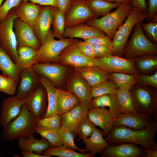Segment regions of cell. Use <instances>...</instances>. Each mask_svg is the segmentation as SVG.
Segmentation results:
<instances>
[{
  "label": "cell",
  "mask_w": 157,
  "mask_h": 157,
  "mask_svg": "<svg viewBox=\"0 0 157 157\" xmlns=\"http://www.w3.org/2000/svg\"><path fill=\"white\" fill-rule=\"evenodd\" d=\"M156 120L153 118L146 128L140 131L124 126H113L105 140L112 144L129 143L140 145L144 149H157V144L154 140L157 131Z\"/></svg>",
  "instance_id": "1"
},
{
  "label": "cell",
  "mask_w": 157,
  "mask_h": 157,
  "mask_svg": "<svg viewBox=\"0 0 157 157\" xmlns=\"http://www.w3.org/2000/svg\"><path fill=\"white\" fill-rule=\"evenodd\" d=\"M37 120L24 103L19 115L3 128L2 139L13 141L33 135L36 133Z\"/></svg>",
  "instance_id": "2"
},
{
  "label": "cell",
  "mask_w": 157,
  "mask_h": 157,
  "mask_svg": "<svg viewBox=\"0 0 157 157\" xmlns=\"http://www.w3.org/2000/svg\"><path fill=\"white\" fill-rule=\"evenodd\" d=\"M137 112L157 117V89L138 83L129 90Z\"/></svg>",
  "instance_id": "3"
},
{
  "label": "cell",
  "mask_w": 157,
  "mask_h": 157,
  "mask_svg": "<svg viewBox=\"0 0 157 157\" xmlns=\"http://www.w3.org/2000/svg\"><path fill=\"white\" fill-rule=\"evenodd\" d=\"M132 7L131 2H124L115 11L101 18H94L85 24L101 29L112 41L115 31L128 16Z\"/></svg>",
  "instance_id": "4"
},
{
  "label": "cell",
  "mask_w": 157,
  "mask_h": 157,
  "mask_svg": "<svg viewBox=\"0 0 157 157\" xmlns=\"http://www.w3.org/2000/svg\"><path fill=\"white\" fill-rule=\"evenodd\" d=\"M147 17V13L132 7L125 22L114 33L111 47L113 56L123 57L125 46L133 28L137 23L142 22Z\"/></svg>",
  "instance_id": "5"
},
{
  "label": "cell",
  "mask_w": 157,
  "mask_h": 157,
  "mask_svg": "<svg viewBox=\"0 0 157 157\" xmlns=\"http://www.w3.org/2000/svg\"><path fill=\"white\" fill-rule=\"evenodd\" d=\"M142 22H138L135 25L131 38L125 46L123 58H134L146 54H157V45L144 34L141 27Z\"/></svg>",
  "instance_id": "6"
},
{
  "label": "cell",
  "mask_w": 157,
  "mask_h": 157,
  "mask_svg": "<svg viewBox=\"0 0 157 157\" xmlns=\"http://www.w3.org/2000/svg\"><path fill=\"white\" fill-rule=\"evenodd\" d=\"M18 17L15 8L0 20V44L16 64L19 60L16 36L13 29L14 19Z\"/></svg>",
  "instance_id": "7"
},
{
  "label": "cell",
  "mask_w": 157,
  "mask_h": 157,
  "mask_svg": "<svg viewBox=\"0 0 157 157\" xmlns=\"http://www.w3.org/2000/svg\"><path fill=\"white\" fill-rule=\"evenodd\" d=\"M77 40L69 38L56 40L53 36L51 29L45 40L37 51V63H59V55L62 51Z\"/></svg>",
  "instance_id": "8"
},
{
  "label": "cell",
  "mask_w": 157,
  "mask_h": 157,
  "mask_svg": "<svg viewBox=\"0 0 157 157\" xmlns=\"http://www.w3.org/2000/svg\"><path fill=\"white\" fill-rule=\"evenodd\" d=\"M94 66L103 69L110 72L136 75L139 74L136 69L135 58H125L117 56H110L93 58Z\"/></svg>",
  "instance_id": "9"
},
{
  "label": "cell",
  "mask_w": 157,
  "mask_h": 157,
  "mask_svg": "<svg viewBox=\"0 0 157 157\" xmlns=\"http://www.w3.org/2000/svg\"><path fill=\"white\" fill-rule=\"evenodd\" d=\"M68 66L59 63L42 62L34 64L32 68L38 74L47 79L56 88H61L69 72Z\"/></svg>",
  "instance_id": "10"
},
{
  "label": "cell",
  "mask_w": 157,
  "mask_h": 157,
  "mask_svg": "<svg viewBox=\"0 0 157 157\" xmlns=\"http://www.w3.org/2000/svg\"><path fill=\"white\" fill-rule=\"evenodd\" d=\"M97 18L88 7L85 0H72L66 15L65 28L86 23Z\"/></svg>",
  "instance_id": "11"
},
{
  "label": "cell",
  "mask_w": 157,
  "mask_h": 157,
  "mask_svg": "<svg viewBox=\"0 0 157 157\" xmlns=\"http://www.w3.org/2000/svg\"><path fill=\"white\" fill-rule=\"evenodd\" d=\"M77 40L66 47L60 53L59 63L75 68L94 66L93 58H89L82 53L77 45Z\"/></svg>",
  "instance_id": "12"
},
{
  "label": "cell",
  "mask_w": 157,
  "mask_h": 157,
  "mask_svg": "<svg viewBox=\"0 0 157 157\" xmlns=\"http://www.w3.org/2000/svg\"><path fill=\"white\" fill-rule=\"evenodd\" d=\"M13 29L17 47L27 46L37 51L40 48L41 43L36 36L33 27L17 17L14 20Z\"/></svg>",
  "instance_id": "13"
},
{
  "label": "cell",
  "mask_w": 157,
  "mask_h": 157,
  "mask_svg": "<svg viewBox=\"0 0 157 157\" xmlns=\"http://www.w3.org/2000/svg\"><path fill=\"white\" fill-rule=\"evenodd\" d=\"M24 99L27 109L37 119L44 117L47 110L48 99L46 91L42 85Z\"/></svg>",
  "instance_id": "14"
},
{
  "label": "cell",
  "mask_w": 157,
  "mask_h": 157,
  "mask_svg": "<svg viewBox=\"0 0 157 157\" xmlns=\"http://www.w3.org/2000/svg\"><path fill=\"white\" fill-rule=\"evenodd\" d=\"M92 87L85 80L74 71L67 82L66 90L74 94L81 103L92 108L90 94Z\"/></svg>",
  "instance_id": "15"
},
{
  "label": "cell",
  "mask_w": 157,
  "mask_h": 157,
  "mask_svg": "<svg viewBox=\"0 0 157 157\" xmlns=\"http://www.w3.org/2000/svg\"><path fill=\"white\" fill-rule=\"evenodd\" d=\"M153 118L143 114L136 113H123L113 119V126H124L135 130L140 131L146 128Z\"/></svg>",
  "instance_id": "16"
},
{
  "label": "cell",
  "mask_w": 157,
  "mask_h": 157,
  "mask_svg": "<svg viewBox=\"0 0 157 157\" xmlns=\"http://www.w3.org/2000/svg\"><path fill=\"white\" fill-rule=\"evenodd\" d=\"M100 154L103 157H144L146 154L144 148L129 143L109 144Z\"/></svg>",
  "instance_id": "17"
},
{
  "label": "cell",
  "mask_w": 157,
  "mask_h": 157,
  "mask_svg": "<svg viewBox=\"0 0 157 157\" xmlns=\"http://www.w3.org/2000/svg\"><path fill=\"white\" fill-rule=\"evenodd\" d=\"M90 109L87 105L81 103L70 111L61 115L60 128L75 133L80 124L87 116Z\"/></svg>",
  "instance_id": "18"
},
{
  "label": "cell",
  "mask_w": 157,
  "mask_h": 157,
  "mask_svg": "<svg viewBox=\"0 0 157 157\" xmlns=\"http://www.w3.org/2000/svg\"><path fill=\"white\" fill-rule=\"evenodd\" d=\"M20 78L16 97L21 100H24L41 84L39 75L32 67L22 70Z\"/></svg>",
  "instance_id": "19"
},
{
  "label": "cell",
  "mask_w": 157,
  "mask_h": 157,
  "mask_svg": "<svg viewBox=\"0 0 157 157\" xmlns=\"http://www.w3.org/2000/svg\"><path fill=\"white\" fill-rule=\"evenodd\" d=\"M54 10L55 7L52 6L41 7L36 23L33 27L34 33L41 44L50 30Z\"/></svg>",
  "instance_id": "20"
},
{
  "label": "cell",
  "mask_w": 157,
  "mask_h": 157,
  "mask_svg": "<svg viewBox=\"0 0 157 157\" xmlns=\"http://www.w3.org/2000/svg\"><path fill=\"white\" fill-rule=\"evenodd\" d=\"M25 100H21L16 96H11L3 100L1 105L0 123L4 128L20 113Z\"/></svg>",
  "instance_id": "21"
},
{
  "label": "cell",
  "mask_w": 157,
  "mask_h": 157,
  "mask_svg": "<svg viewBox=\"0 0 157 157\" xmlns=\"http://www.w3.org/2000/svg\"><path fill=\"white\" fill-rule=\"evenodd\" d=\"M88 117L96 126L102 129L104 136H107L113 126V119L108 110L105 107L90 108Z\"/></svg>",
  "instance_id": "22"
},
{
  "label": "cell",
  "mask_w": 157,
  "mask_h": 157,
  "mask_svg": "<svg viewBox=\"0 0 157 157\" xmlns=\"http://www.w3.org/2000/svg\"><path fill=\"white\" fill-rule=\"evenodd\" d=\"M74 69L75 72L85 80L91 87L110 79V72L97 66H87L75 68Z\"/></svg>",
  "instance_id": "23"
},
{
  "label": "cell",
  "mask_w": 157,
  "mask_h": 157,
  "mask_svg": "<svg viewBox=\"0 0 157 157\" xmlns=\"http://www.w3.org/2000/svg\"><path fill=\"white\" fill-rule=\"evenodd\" d=\"M56 97L57 114L61 116L81 103L74 94L62 88H56Z\"/></svg>",
  "instance_id": "24"
},
{
  "label": "cell",
  "mask_w": 157,
  "mask_h": 157,
  "mask_svg": "<svg viewBox=\"0 0 157 157\" xmlns=\"http://www.w3.org/2000/svg\"><path fill=\"white\" fill-rule=\"evenodd\" d=\"M101 35H106L103 31L97 27L82 23L65 28L63 38L72 39L79 38L84 40Z\"/></svg>",
  "instance_id": "25"
},
{
  "label": "cell",
  "mask_w": 157,
  "mask_h": 157,
  "mask_svg": "<svg viewBox=\"0 0 157 157\" xmlns=\"http://www.w3.org/2000/svg\"><path fill=\"white\" fill-rule=\"evenodd\" d=\"M41 6L34 3L22 2L15 8L18 17L24 23L33 28L35 25Z\"/></svg>",
  "instance_id": "26"
},
{
  "label": "cell",
  "mask_w": 157,
  "mask_h": 157,
  "mask_svg": "<svg viewBox=\"0 0 157 157\" xmlns=\"http://www.w3.org/2000/svg\"><path fill=\"white\" fill-rule=\"evenodd\" d=\"M91 103L92 108L109 107L113 119L123 113L116 94H106L96 97L92 99Z\"/></svg>",
  "instance_id": "27"
},
{
  "label": "cell",
  "mask_w": 157,
  "mask_h": 157,
  "mask_svg": "<svg viewBox=\"0 0 157 157\" xmlns=\"http://www.w3.org/2000/svg\"><path fill=\"white\" fill-rule=\"evenodd\" d=\"M18 140L19 148L22 151L33 152L42 154L46 149L52 147L49 142L43 137L40 139H37L33 135H31L26 138H21Z\"/></svg>",
  "instance_id": "28"
},
{
  "label": "cell",
  "mask_w": 157,
  "mask_h": 157,
  "mask_svg": "<svg viewBox=\"0 0 157 157\" xmlns=\"http://www.w3.org/2000/svg\"><path fill=\"white\" fill-rule=\"evenodd\" d=\"M22 70L0 44V71L2 74L12 78L17 85Z\"/></svg>",
  "instance_id": "29"
},
{
  "label": "cell",
  "mask_w": 157,
  "mask_h": 157,
  "mask_svg": "<svg viewBox=\"0 0 157 157\" xmlns=\"http://www.w3.org/2000/svg\"><path fill=\"white\" fill-rule=\"evenodd\" d=\"M102 131L96 128L90 137L82 139L85 144V149L93 156L97 154H101L109 145L103 138Z\"/></svg>",
  "instance_id": "30"
},
{
  "label": "cell",
  "mask_w": 157,
  "mask_h": 157,
  "mask_svg": "<svg viewBox=\"0 0 157 157\" xmlns=\"http://www.w3.org/2000/svg\"><path fill=\"white\" fill-rule=\"evenodd\" d=\"M135 58L134 65L139 74H148L157 69V56L156 54L143 55Z\"/></svg>",
  "instance_id": "31"
},
{
  "label": "cell",
  "mask_w": 157,
  "mask_h": 157,
  "mask_svg": "<svg viewBox=\"0 0 157 157\" xmlns=\"http://www.w3.org/2000/svg\"><path fill=\"white\" fill-rule=\"evenodd\" d=\"M39 75L40 84L45 89L47 96V108L46 113L43 117L44 118L57 114L56 97V88L46 78L42 75Z\"/></svg>",
  "instance_id": "32"
},
{
  "label": "cell",
  "mask_w": 157,
  "mask_h": 157,
  "mask_svg": "<svg viewBox=\"0 0 157 157\" xmlns=\"http://www.w3.org/2000/svg\"><path fill=\"white\" fill-rule=\"evenodd\" d=\"M17 49L19 60L16 65L22 70L31 67L37 63V51L27 46L18 47Z\"/></svg>",
  "instance_id": "33"
},
{
  "label": "cell",
  "mask_w": 157,
  "mask_h": 157,
  "mask_svg": "<svg viewBox=\"0 0 157 157\" xmlns=\"http://www.w3.org/2000/svg\"><path fill=\"white\" fill-rule=\"evenodd\" d=\"M86 1L89 8L97 18L107 15L110 12L112 9L118 7L121 4L118 3L109 2L104 0Z\"/></svg>",
  "instance_id": "34"
},
{
  "label": "cell",
  "mask_w": 157,
  "mask_h": 157,
  "mask_svg": "<svg viewBox=\"0 0 157 157\" xmlns=\"http://www.w3.org/2000/svg\"><path fill=\"white\" fill-rule=\"evenodd\" d=\"M46 157L52 156L59 157H92L88 152L87 153H78L74 150L63 145L56 147L49 148L45 150L42 154Z\"/></svg>",
  "instance_id": "35"
},
{
  "label": "cell",
  "mask_w": 157,
  "mask_h": 157,
  "mask_svg": "<svg viewBox=\"0 0 157 157\" xmlns=\"http://www.w3.org/2000/svg\"><path fill=\"white\" fill-rule=\"evenodd\" d=\"M115 94L123 113L137 112L129 90L118 87Z\"/></svg>",
  "instance_id": "36"
},
{
  "label": "cell",
  "mask_w": 157,
  "mask_h": 157,
  "mask_svg": "<svg viewBox=\"0 0 157 157\" xmlns=\"http://www.w3.org/2000/svg\"><path fill=\"white\" fill-rule=\"evenodd\" d=\"M66 15L57 7L55 10L51 24L52 33L54 38L60 39L63 38V34L65 29Z\"/></svg>",
  "instance_id": "37"
},
{
  "label": "cell",
  "mask_w": 157,
  "mask_h": 157,
  "mask_svg": "<svg viewBox=\"0 0 157 157\" xmlns=\"http://www.w3.org/2000/svg\"><path fill=\"white\" fill-rule=\"evenodd\" d=\"M136 75L127 74L110 72V80L115 82L119 88L129 90L137 83Z\"/></svg>",
  "instance_id": "38"
},
{
  "label": "cell",
  "mask_w": 157,
  "mask_h": 157,
  "mask_svg": "<svg viewBox=\"0 0 157 157\" xmlns=\"http://www.w3.org/2000/svg\"><path fill=\"white\" fill-rule=\"evenodd\" d=\"M118 87L112 80L108 79L101 82L92 87L91 97H94L106 94H115Z\"/></svg>",
  "instance_id": "39"
},
{
  "label": "cell",
  "mask_w": 157,
  "mask_h": 157,
  "mask_svg": "<svg viewBox=\"0 0 157 157\" xmlns=\"http://www.w3.org/2000/svg\"><path fill=\"white\" fill-rule=\"evenodd\" d=\"M36 133L47 140L51 144L52 147H56L63 145L58 130L37 126Z\"/></svg>",
  "instance_id": "40"
},
{
  "label": "cell",
  "mask_w": 157,
  "mask_h": 157,
  "mask_svg": "<svg viewBox=\"0 0 157 157\" xmlns=\"http://www.w3.org/2000/svg\"><path fill=\"white\" fill-rule=\"evenodd\" d=\"M63 145L74 150H78L81 153H85L87 151L85 149H80L75 145L74 142V134L72 132L60 128L58 130Z\"/></svg>",
  "instance_id": "41"
},
{
  "label": "cell",
  "mask_w": 157,
  "mask_h": 157,
  "mask_svg": "<svg viewBox=\"0 0 157 157\" xmlns=\"http://www.w3.org/2000/svg\"><path fill=\"white\" fill-rule=\"evenodd\" d=\"M96 128V125L87 116L80 124L75 133V135L79 137V140L87 137L91 135Z\"/></svg>",
  "instance_id": "42"
},
{
  "label": "cell",
  "mask_w": 157,
  "mask_h": 157,
  "mask_svg": "<svg viewBox=\"0 0 157 157\" xmlns=\"http://www.w3.org/2000/svg\"><path fill=\"white\" fill-rule=\"evenodd\" d=\"M61 115L55 114L38 119L37 126L58 130L61 127Z\"/></svg>",
  "instance_id": "43"
},
{
  "label": "cell",
  "mask_w": 157,
  "mask_h": 157,
  "mask_svg": "<svg viewBox=\"0 0 157 157\" xmlns=\"http://www.w3.org/2000/svg\"><path fill=\"white\" fill-rule=\"evenodd\" d=\"M141 28L146 36L150 40L156 43L157 42V15L150 22L141 24Z\"/></svg>",
  "instance_id": "44"
},
{
  "label": "cell",
  "mask_w": 157,
  "mask_h": 157,
  "mask_svg": "<svg viewBox=\"0 0 157 157\" xmlns=\"http://www.w3.org/2000/svg\"><path fill=\"white\" fill-rule=\"evenodd\" d=\"M17 84L11 78L0 75V92L13 96L15 92Z\"/></svg>",
  "instance_id": "45"
},
{
  "label": "cell",
  "mask_w": 157,
  "mask_h": 157,
  "mask_svg": "<svg viewBox=\"0 0 157 157\" xmlns=\"http://www.w3.org/2000/svg\"><path fill=\"white\" fill-rule=\"evenodd\" d=\"M135 77L138 83L144 85L151 86L157 89V71L151 75L138 74L136 75Z\"/></svg>",
  "instance_id": "46"
},
{
  "label": "cell",
  "mask_w": 157,
  "mask_h": 157,
  "mask_svg": "<svg viewBox=\"0 0 157 157\" xmlns=\"http://www.w3.org/2000/svg\"><path fill=\"white\" fill-rule=\"evenodd\" d=\"M21 1V0H5L0 7V20L4 18L8 13L17 7Z\"/></svg>",
  "instance_id": "47"
},
{
  "label": "cell",
  "mask_w": 157,
  "mask_h": 157,
  "mask_svg": "<svg viewBox=\"0 0 157 157\" xmlns=\"http://www.w3.org/2000/svg\"><path fill=\"white\" fill-rule=\"evenodd\" d=\"M92 47L95 58H103L113 55L111 49L106 46L94 44L92 45Z\"/></svg>",
  "instance_id": "48"
},
{
  "label": "cell",
  "mask_w": 157,
  "mask_h": 157,
  "mask_svg": "<svg viewBox=\"0 0 157 157\" xmlns=\"http://www.w3.org/2000/svg\"><path fill=\"white\" fill-rule=\"evenodd\" d=\"M84 41L91 44H100L106 46L111 49L112 41L106 35L97 36L84 40Z\"/></svg>",
  "instance_id": "49"
},
{
  "label": "cell",
  "mask_w": 157,
  "mask_h": 157,
  "mask_svg": "<svg viewBox=\"0 0 157 157\" xmlns=\"http://www.w3.org/2000/svg\"><path fill=\"white\" fill-rule=\"evenodd\" d=\"M77 45L79 50L84 55L91 59L95 58L92 45L85 41L78 40Z\"/></svg>",
  "instance_id": "50"
},
{
  "label": "cell",
  "mask_w": 157,
  "mask_h": 157,
  "mask_svg": "<svg viewBox=\"0 0 157 157\" xmlns=\"http://www.w3.org/2000/svg\"><path fill=\"white\" fill-rule=\"evenodd\" d=\"M147 13V22H149L157 15V0H149Z\"/></svg>",
  "instance_id": "51"
},
{
  "label": "cell",
  "mask_w": 157,
  "mask_h": 157,
  "mask_svg": "<svg viewBox=\"0 0 157 157\" xmlns=\"http://www.w3.org/2000/svg\"><path fill=\"white\" fill-rule=\"evenodd\" d=\"M132 6L140 11L147 13L148 6L146 0H131Z\"/></svg>",
  "instance_id": "52"
},
{
  "label": "cell",
  "mask_w": 157,
  "mask_h": 157,
  "mask_svg": "<svg viewBox=\"0 0 157 157\" xmlns=\"http://www.w3.org/2000/svg\"><path fill=\"white\" fill-rule=\"evenodd\" d=\"M72 0H57L58 7L66 15L71 6Z\"/></svg>",
  "instance_id": "53"
},
{
  "label": "cell",
  "mask_w": 157,
  "mask_h": 157,
  "mask_svg": "<svg viewBox=\"0 0 157 157\" xmlns=\"http://www.w3.org/2000/svg\"><path fill=\"white\" fill-rule=\"evenodd\" d=\"M28 1L40 5L58 7L57 0H21V1L23 2H26Z\"/></svg>",
  "instance_id": "54"
},
{
  "label": "cell",
  "mask_w": 157,
  "mask_h": 157,
  "mask_svg": "<svg viewBox=\"0 0 157 157\" xmlns=\"http://www.w3.org/2000/svg\"><path fill=\"white\" fill-rule=\"evenodd\" d=\"M20 153L23 157H46L45 156L31 151H21Z\"/></svg>",
  "instance_id": "55"
},
{
  "label": "cell",
  "mask_w": 157,
  "mask_h": 157,
  "mask_svg": "<svg viewBox=\"0 0 157 157\" xmlns=\"http://www.w3.org/2000/svg\"><path fill=\"white\" fill-rule=\"evenodd\" d=\"M144 149L146 153L144 157H157V149Z\"/></svg>",
  "instance_id": "56"
},
{
  "label": "cell",
  "mask_w": 157,
  "mask_h": 157,
  "mask_svg": "<svg viewBox=\"0 0 157 157\" xmlns=\"http://www.w3.org/2000/svg\"><path fill=\"white\" fill-rule=\"evenodd\" d=\"M111 3H121L125 1L131 2V0H104Z\"/></svg>",
  "instance_id": "57"
},
{
  "label": "cell",
  "mask_w": 157,
  "mask_h": 157,
  "mask_svg": "<svg viewBox=\"0 0 157 157\" xmlns=\"http://www.w3.org/2000/svg\"><path fill=\"white\" fill-rule=\"evenodd\" d=\"M4 0H0V7Z\"/></svg>",
  "instance_id": "58"
},
{
  "label": "cell",
  "mask_w": 157,
  "mask_h": 157,
  "mask_svg": "<svg viewBox=\"0 0 157 157\" xmlns=\"http://www.w3.org/2000/svg\"></svg>",
  "instance_id": "59"
}]
</instances>
